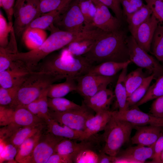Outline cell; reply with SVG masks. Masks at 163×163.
Segmentation results:
<instances>
[{
  "mask_svg": "<svg viewBox=\"0 0 163 163\" xmlns=\"http://www.w3.org/2000/svg\"><path fill=\"white\" fill-rule=\"evenodd\" d=\"M126 31L120 28L104 32L90 49L82 56L91 65L107 61L123 62L129 59Z\"/></svg>",
  "mask_w": 163,
  "mask_h": 163,
  "instance_id": "cell-1",
  "label": "cell"
},
{
  "mask_svg": "<svg viewBox=\"0 0 163 163\" xmlns=\"http://www.w3.org/2000/svg\"><path fill=\"white\" fill-rule=\"evenodd\" d=\"M80 33L57 29L52 32L45 42L38 48L26 52L9 53L11 59L24 62L34 71L40 62L52 52L66 46L70 43L79 40Z\"/></svg>",
  "mask_w": 163,
  "mask_h": 163,
  "instance_id": "cell-2",
  "label": "cell"
},
{
  "mask_svg": "<svg viewBox=\"0 0 163 163\" xmlns=\"http://www.w3.org/2000/svg\"><path fill=\"white\" fill-rule=\"evenodd\" d=\"M43 60L37 66L36 71L51 72L59 81L67 78L75 80L87 74L93 66L82 56L71 57L60 54Z\"/></svg>",
  "mask_w": 163,
  "mask_h": 163,
  "instance_id": "cell-3",
  "label": "cell"
},
{
  "mask_svg": "<svg viewBox=\"0 0 163 163\" xmlns=\"http://www.w3.org/2000/svg\"><path fill=\"white\" fill-rule=\"evenodd\" d=\"M59 81L53 73L33 71L21 85L16 97L9 107L14 109L24 107L37 99L49 86Z\"/></svg>",
  "mask_w": 163,
  "mask_h": 163,
  "instance_id": "cell-4",
  "label": "cell"
},
{
  "mask_svg": "<svg viewBox=\"0 0 163 163\" xmlns=\"http://www.w3.org/2000/svg\"><path fill=\"white\" fill-rule=\"evenodd\" d=\"M134 126L131 123L118 117L113 111L101 135L104 142L101 151L111 156H116L121 147L129 141Z\"/></svg>",
  "mask_w": 163,
  "mask_h": 163,
  "instance_id": "cell-5",
  "label": "cell"
},
{
  "mask_svg": "<svg viewBox=\"0 0 163 163\" xmlns=\"http://www.w3.org/2000/svg\"><path fill=\"white\" fill-rule=\"evenodd\" d=\"M41 14L39 0H17L14 7V32L18 37L22 36L30 24Z\"/></svg>",
  "mask_w": 163,
  "mask_h": 163,
  "instance_id": "cell-6",
  "label": "cell"
},
{
  "mask_svg": "<svg viewBox=\"0 0 163 163\" xmlns=\"http://www.w3.org/2000/svg\"><path fill=\"white\" fill-rule=\"evenodd\" d=\"M127 42L129 59L131 62L153 74L155 80L163 75V65L139 46L133 36L128 37Z\"/></svg>",
  "mask_w": 163,
  "mask_h": 163,
  "instance_id": "cell-7",
  "label": "cell"
},
{
  "mask_svg": "<svg viewBox=\"0 0 163 163\" xmlns=\"http://www.w3.org/2000/svg\"><path fill=\"white\" fill-rule=\"evenodd\" d=\"M93 111L82 102L81 107L77 109L64 112H56L49 109V115L50 118L61 125L83 131L87 120L94 115Z\"/></svg>",
  "mask_w": 163,
  "mask_h": 163,
  "instance_id": "cell-8",
  "label": "cell"
},
{
  "mask_svg": "<svg viewBox=\"0 0 163 163\" xmlns=\"http://www.w3.org/2000/svg\"><path fill=\"white\" fill-rule=\"evenodd\" d=\"M53 24L59 30L71 32H79L85 30L79 0H72L57 18Z\"/></svg>",
  "mask_w": 163,
  "mask_h": 163,
  "instance_id": "cell-9",
  "label": "cell"
},
{
  "mask_svg": "<svg viewBox=\"0 0 163 163\" xmlns=\"http://www.w3.org/2000/svg\"><path fill=\"white\" fill-rule=\"evenodd\" d=\"M113 77L86 74L75 79V91L83 99L92 96L100 91L107 88L113 82Z\"/></svg>",
  "mask_w": 163,
  "mask_h": 163,
  "instance_id": "cell-10",
  "label": "cell"
},
{
  "mask_svg": "<svg viewBox=\"0 0 163 163\" xmlns=\"http://www.w3.org/2000/svg\"><path fill=\"white\" fill-rule=\"evenodd\" d=\"M64 138L53 134L46 127L39 139L30 163H46L55 152L56 145Z\"/></svg>",
  "mask_w": 163,
  "mask_h": 163,
  "instance_id": "cell-11",
  "label": "cell"
},
{
  "mask_svg": "<svg viewBox=\"0 0 163 163\" xmlns=\"http://www.w3.org/2000/svg\"><path fill=\"white\" fill-rule=\"evenodd\" d=\"M32 71L23 62L12 60L7 69L0 72V86L6 88L21 85Z\"/></svg>",
  "mask_w": 163,
  "mask_h": 163,
  "instance_id": "cell-12",
  "label": "cell"
},
{
  "mask_svg": "<svg viewBox=\"0 0 163 163\" xmlns=\"http://www.w3.org/2000/svg\"><path fill=\"white\" fill-rule=\"evenodd\" d=\"M96 9L93 19L94 26L103 31H114L120 28L121 21L113 16L109 8L99 0H91Z\"/></svg>",
  "mask_w": 163,
  "mask_h": 163,
  "instance_id": "cell-13",
  "label": "cell"
},
{
  "mask_svg": "<svg viewBox=\"0 0 163 163\" xmlns=\"http://www.w3.org/2000/svg\"><path fill=\"white\" fill-rule=\"evenodd\" d=\"M114 112L119 118L134 125H150L163 127V119L156 117L150 113L144 112L138 107H132L120 112L115 110Z\"/></svg>",
  "mask_w": 163,
  "mask_h": 163,
  "instance_id": "cell-14",
  "label": "cell"
},
{
  "mask_svg": "<svg viewBox=\"0 0 163 163\" xmlns=\"http://www.w3.org/2000/svg\"><path fill=\"white\" fill-rule=\"evenodd\" d=\"M96 135L89 138L77 142L66 138H64L56 145L55 152L73 156L80 151L86 149H94L95 145H97L101 139V137L96 136Z\"/></svg>",
  "mask_w": 163,
  "mask_h": 163,
  "instance_id": "cell-15",
  "label": "cell"
},
{
  "mask_svg": "<svg viewBox=\"0 0 163 163\" xmlns=\"http://www.w3.org/2000/svg\"><path fill=\"white\" fill-rule=\"evenodd\" d=\"M159 22L152 13L149 19L138 28L133 37L139 46L148 53L151 51L153 37Z\"/></svg>",
  "mask_w": 163,
  "mask_h": 163,
  "instance_id": "cell-16",
  "label": "cell"
},
{
  "mask_svg": "<svg viewBox=\"0 0 163 163\" xmlns=\"http://www.w3.org/2000/svg\"><path fill=\"white\" fill-rule=\"evenodd\" d=\"M136 131L131 138L133 144L149 146L154 144L163 133V127L147 125H134Z\"/></svg>",
  "mask_w": 163,
  "mask_h": 163,
  "instance_id": "cell-17",
  "label": "cell"
},
{
  "mask_svg": "<svg viewBox=\"0 0 163 163\" xmlns=\"http://www.w3.org/2000/svg\"><path fill=\"white\" fill-rule=\"evenodd\" d=\"M113 111L105 110L96 113L86 121L82 134L79 141L88 139L104 130L109 120Z\"/></svg>",
  "mask_w": 163,
  "mask_h": 163,
  "instance_id": "cell-18",
  "label": "cell"
},
{
  "mask_svg": "<svg viewBox=\"0 0 163 163\" xmlns=\"http://www.w3.org/2000/svg\"><path fill=\"white\" fill-rule=\"evenodd\" d=\"M115 97L114 93L107 88L102 89L93 96L84 99L83 101L96 113L109 110V108Z\"/></svg>",
  "mask_w": 163,
  "mask_h": 163,
  "instance_id": "cell-19",
  "label": "cell"
},
{
  "mask_svg": "<svg viewBox=\"0 0 163 163\" xmlns=\"http://www.w3.org/2000/svg\"><path fill=\"white\" fill-rule=\"evenodd\" d=\"M72 0H66L56 9L41 14L35 19L28 27L36 28L52 32L56 29L53 23L57 18L63 12Z\"/></svg>",
  "mask_w": 163,
  "mask_h": 163,
  "instance_id": "cell-20",
  "label": "cell"
},
{
  "mask_svg": "<svg viewBox=\"0 0 163 163\" xmlns=\"http://www.w3.org/2000/svg\"><path fill=\"white\" fill-rule=\"evenodd\" d=\"M155 143L149 146L137 145L129 147L119 152L116 156L129 158L138 163H144L148 159L153 158Z\"/></svg>",
  "mask_w": 163,
  "mask_h": 163,
  "instance_id": "cell-21",
  "label": "cell"
},
{
  "mask_svg": "<svg viewBox=\"0 0 163 163\" xmlns=\"http://www.w3.org/2000/svg\"><path fill=\"white\" fill-rule=\"evenodd\" d=\"M40 130L26 139L20 145L15 160L19 163H30L39 139L44 130Z\"/></svg>",
  "mask_w": 163,
  "mask_h": 163,
  "instance_id": "cell-22",
  "label": "cell"
},
{
  "mask_svg": "<svg viewBox=\"0 0 163 163\" xmlns=\"http://www.w3.org/2000/svg\"><path fill=\"white\" fill-rule=\"evenodd\" d=\"M131 62L130 60L123 62H104L93 66L87 74L113 77L120 71L128 67Z\"/></svg>",
  "mask_w": 163,
  "mask_h": 163,
  "instance_id": "cell-23",
  "label": "cell"
},
{
  "mask_svg": "<svg viewBox=\"0 0 163 163\" xmlns=\"http://www.w3.org/2000/svg\"><path fill=\"white\" fill-rule=\"evenodd\" d=\"M22 37L25 46L30 50L40 46L47 38V34L45 30L30 27L24 31Z\"/></svg>",
  "mask_w": 163,
  "mask_h": 163,
  "instance_id": "cell-24",
  "label": "cell"
},
{
  "mask_svg": "<svg viewBox=\"0 0 163 163\" xmlns=\"http://www.w3.org/2000/svg\"><path fill=\"white\" fill-rule=\"evenodd\" d=\"M127 68L123 69L120 74L116 85L114 94L116 99L118 112H122L129 109L127 104V98L126 85V77L127 74Z\"/></svg>",
  "mask_w": 163,
  "mask_h": 163,
  "instance_id": "cell-25",
  "label": "cell"
},
{
  "mask_svg": "<svg viewBox=\"0 0 163 163\" xmlns=\"http://www.w3.org/2000/svg\"><path fill=\"white\" fill-rule=\"evenodd\" d=\"M46 123L47 130L56 136L78 140L82 134L83 131L75 130L66 125H61L51 118Z\"/></svg>",
  "mask_w": 163,
  "mask_h": 163,
  "instance_id": "cell-26",
  "label": "cell"
},
{
  "mask_svg": "<svg viewBox=\"0 0 163 163\" xmlns=\"http://www.w3.org/2000/svg\"><path fill=\"white\" fill-rule=\"evenodd\" d=\"M46 127V123L22 127L9 139L5 142L11 143L19 148L28 138Z\"/></svg>",
  "mask_w": 163,
  "mask_h": 163,
  "instance_id": "cell-27",
  "label": "cell"
},
{
  "mask_svg": "<svg viewBox=\"0 0 163 163\" xmlns=\"http://www.w3.org/2000/svg\"><path fill=\"white\" fill-rule=\"evenodd\" d=\"M152 13L148 5L144 4L141 8L126 18L129 29L132 36H134L138 28L147 21Z\"/></svg>",
  "mask_w": 163,
  "mask_h": 163,
  "instance_id": "cell-28",
  "label": "cell"
},
{
  "mask_svg": "<svg viewBox=\"0 0 163 163\" xmlns=\"http://www.w3.org/2000/svg\"><path fill=\"white\" fill-rule=\"evenodd\" d=\"M13 123L22 127L46 123L44 120L36 116L24 107L14 109Z\"/></svg>",
  "mask_w": 163,
  "mask_h": 163,
  "instance_id": "cell-29",
  "label": "cell"
},
{
  "mask_svg": "<svg viewBox=\"0 0 163 163\" xmlns=\"http://www.w3.org/2000/svg\"><path fill=\"white\" fill-rule=\"evenodd\" d=\"M76 88V80L67 78L63 82L51 84L48 88L47 96L51 98L63 97L70 92L75 91Z\"/></svg>",
  "mask_w": 163,
  "mask_h": 163,
  "instance_id": "cell-30",
  "label": "cell"
},
{
  "mask_svg": "<svg viewBox=\"0 0 163 163\" xmlns=\"http://www.w3.org/2000/svg\"><path fill=\"white\" fill-rule=\"evenodd\" d=\"M96 40L88 39L73 42L66 46L62 52L70 56H82L90 49Z\"/></svg>",
  "mask_w": 163,
  "mask_h": 163,
  "instance_id": "cell-31",
  "label": "cell"
},
{
  "mask_svg": "<svg viewBox=\"0 0 163 163\" xmlns=\"http://www.w3.org/2000/svg\"><path fill=\"white\" fill-rule=\"evenodd\" d=\"M79 7L84 19V28L87 30L96 28L93 19L96 12L95 7L91 0H79Z\"/></svg>",
  "mask_w": 163,
  "mask_h": 163,
  "instance_id": "cell-32",
  "label": "cell"
},
{
  "mask_svg": "<svg viewBox=\"0 0 163 163\" xmlns=\"http://www.w3.org/2000/svg\"><path fill=\"white\" fill-rule=\"evenodd\" d=\"M143 69L139 67L126 75L125 83L127 97L141 84L146 77Z\"/></svg>",
  "mask_w": 163,
  "mask_h": 163,
  "instance_id": "cell-33",
  "label": "cell"
},
{
  "mask_svg": "<svg viewBox=\"0 0 163 163\" xmlns=\"http://www.w3.org/2000/svg\"><path fill=\"white\" fill-rule=\"evenodd\" d=\"M163 95V75L158 78L152 85L149 86L143 97L131 107H138Z\"/></svg>",
  "mask_w": 163,
  "mask_h": 163,
  "instance_id": "cell-34",
  "label": "cell"
},
{
  "mask_svg": "<svg viewBox=\"0 0 163 163\" xmlns=\"http://www.w3.org/2000/svg\"><path fill=\"white\" fill-rule=\"evenodd\" d=\"M49 109L56 112H64L80 108L79 105L63 97L48 98Z\"/></svg>",
  "mask_w": 163,
  "mask_h": 163,
  "instance_id": "cell-35",
  "label": "cell"
},
{
  "mask_svg": "<svg viewBox=\"0 0 163 163\" xmlns=\"http://www.w3.org/2000/svg\"><path fill=\"white\" fill-rule=\"evenodd\" d=\"M153 79V74L145 77L141 84L127 97V101L129 109L135 105L143 97Z\"/></svg>",
  "mask_w": 163,
  "mask_h": 163,
  "instance_id": "cell-36",
  "label": "cell"
},
{
  "mask_svg": "<svg viewBox=\"0 0 163 163\" xmlns=\"http://www.w3.org/2000/svg\"><path fill=\"white\" fill-rule=\"evenodd\" d=\"M156 59L161 62L163 57V23H158L151 45V51Z\"/></svg>",
  "mask_w": 163,
  "mask_h": 163,
  "instance_id": "cell-37",
  "label": "cell"
},
{
  "mask_svg": "<svg viewBox=\"0 0 163 163\" xmlns=\"http://www.w3.org/2000/svg\"><path fill=\"white\" fill-rule=\"evenodd\" d=\"M98 153L91 149H83L73 157V163H98Z\"/></svg>",
  "mask_w": 163,
  "mask_h": 163,
  "instance_id": "cell-38",
  "label": "cell"
},
{
  "mask_svg": "<svg viewBox=\"0 0 163 163\" xmlns=\"http://www.w3.org/2000/svg\"><path fill=\"white\" fill-rule=\"evenodd\" d=\"M12 22L8 23L1 11L0 12V47L6 48L8 45V36L13 28Z\"/></svg>",
  "mask_w": 163,
  "mask_h": 163,
  "instance_id": "cell-39",
  "label": "cell"
},
{
  "mask_svg": "<svg viewBox=\"0 0 163 163\" xmlns=\"http://www.w3.org/2000/svg\"><path fill=\"white\" fill-rule=\"evenodd\" d=\"M21 85L6 88L0 87V105L9 106L14 100Z\"/></svg>",
  "mask_w": 163,
  "mask_h": 163,
  "instance_id": "cell-40",
  "label": "cell"
},
{
  "mask_svg": "<svg viewBox=\"0 0 163 163\" xmlns=\"http://www.w3.org/2000/svg\"><path fill=\"white\" fill-rule=\"evenodd\" d=\"M66 0H39V9L41 14L54 10Z\"/></svg>",
  "mask_w": 163,
  "mask_h": 163,
  "instance_id": "cell-41",
  "label": "cell"
},
{
  "mask_svg": "<svg viewBox=\"0 0 163 163\" xmlns=\"http://www.w3.org/2000/svg\"><path fill=\"white\" fill-rule=\"evenodd\" d=\"M159 22L163 23V0H145Z\"/></svg>",
  "mask_w": 163,
  "mask_h": 163,
  "instance_id": "cell-42",
  "label": "cell"
},
{
  "mask_svg": "<svg viewBox=\"0 0 163 163\" xmlns=\"http://www.w3.org/2000/svg\"><path fill=\"white\" fill-rule=\"evenodd\" d=\"M14 109L0 105V125L5 126L13 122Z\"/></svg>",
  "mask_w": 163,
  "mask_h": 163,
  "instance_id": "cell-43",
  "label": "cell"
},
{
  "mask_svg": "<svg viewBox=\"0 0 163 163\" xmlns=\"http://www.w3.org/2000/svg\"><path fill=\"white\" fill-rule=\"evenodd\" d=\"M48 88L44 91L37 99L39 111L46 122L50 118L49 115L48 102Z\"/></svg>",
  "mask_w": 163,
  "mask_h": 163,
  "instance_id": "cell-44",
  "label": "cell"
},
{
  "mask_svg": "<svg viewBox=\"0 0 163 163\" xmlns=\"http://www.w3.org/2000/svg\"><path fill=\"white\" fill-rule=\"evenodd\" d=\"M5 149L3 154L0 156V162L8 161L9 163L17 162L14 160L18 152L19 148L11 143H6Z\"/></svg>",
  "mask_w": 163,
  "mask_h": 163,
  "instance_id": "cell-45",
  "label": "cell"
},
{
  "mask_svg": "<svg viewBox=\"0 0 163 163\" xmlns=\"http://www.w3.org/2000/svg\"><path fill=\"white\" fill-rule=\"evenodd\" d=\"M21 127L14 123L3 126L0 129V139L6 142Z\"/></svg>",
  "mask_w": 163,
  "mask_h": 163,
  "instance_id": "cell-46",
  "label": "cell"
},
{
  "mask_svg": "<svg viewBox=\"0 0 163 163\" xmlns=\"http://www.w3.org/2000/svg\"><path fill=\"white\" fill-rule=\"evenodd\" d=\"M101 2L110 9L115 17L120 21L123 18V12L118 0H99Z\"/></svg>",
  "mask_w": 163,
  "mask_h": 163,
  "instance_id": "cell-47",
  "label": "cell"
},
{
  "mask_svg": "<svg viewBox=\"0 0 163 163\" xmlns=\"http://www.w3.org/2000/svg\"><path fill=\"white\" fill-rule=\"evenodd\" d=\"M149 112L156 117L163 119V95L155 99L151 105Z\"/></svg>",
  "mask_w": 163,
  "mask_h": 163,
  "instance_id": "cell-48",
  "label": "cell"
},
{
  "mask_svg": "<svg viewBox=\"0 0 163 163\" xmlns=\"http://www.w3.org/2000/svg\"><path fill=\"white\" fill-rule=\"evenodd\" d=\"M163 151V133H162L155 143L154 148V155L152 159V162L161 163L160 157Z\"/></svg>",
  "mask_w": 163,
  "mask_h": 163,
  "instance_id": "cell-49",
  "label": "cell"
},
{
  "mask_svg": "<svg viewBox=\"0 0 163 163\" xmlns=\"http://www.w3.org/2000/svg\"><path fill=\"white\" fill-rule=\"evenodd\" d=\"M73 156L54 152L49 158L46 163H72Z\"/></svg>",
  "mask_w": 163,
  "mask_h": 163,
  "instance_id": "cell-50",
  "label": "cell"
},
{
  "mask_svg": "<svg viewBox=\"0 0 163 163\" xmlns=\"http://www.w3.org/2000/svg\"><path fill=\"white\" fill-rule=\"evenodd\" d=\"M15 0H0V7L4 10L9 22H12Z\"/></svg>",
  "mask_w": 163,
  "mask_h": 163,
  "instance_id": "cell-51",
  "label": "cell"
},
{
  "mask_svg": "<svg viewBox=\"0 0 163 163\" xmlns=\"http://www.w3.org/2000/svg\"><path fill=\"white\" fill-rule=\"evenodd\" d=\"M12 61L5 49L0 47V72L7 69Z\"/></svg>",
  "mask_w": 163,
  "mask_h": 163,
  "instance_id": "cell-52",
  "label": "cell"
},
{
  "mask_svg": "<svg viewBox=\"0 0 163 163\" xmlns=\"http://www.w3.org/2000/svg\"><path fill=\"white\" fill-rule=\"evenodd\" d=\"M123 8V14L126 18L133 14L138 9L133 5L129 0H118Z\"/></svg>",
  "mask_w": 163,
  "mask_h": 163,
  "instance_id": "cell-53",
  "label": "cell"
},
{
  "mask_svg": "<svg viewBox=\"0 0 163 163\" xmlns=\"http://www.w3.org/2000/svg\"><path fill=\"white\" fill-rule=\"evenodd\" d=\"M37 99L27 105L24 107L27 109L36 116L45 120L39 111Z\"/></svg>",
  "mask_w": 163,
  "mask_h": 163,
  "instance_id": "cell-54",
  "label": "cell"
},
{
  "mask_svg": "<svg viewBox=\"0 0 163 163\" xmlns=\"http://www.w3.org/2000/svg\"><path fill=\"white\" fill-rule=\"evenodd\" d=\"M98 155V163H114V157L107 154L101 150Z\"/></svg>",
  "mask_w": 163,
  "mask_h": 163,
  "instance_id": "cell-55",
  "label": "cell"
},
{
  "mask_svg": "<svg viewBox=\"0 0 163 163\" xmlns=\"http://www.w3.org/2000/svg\"><path fill=\"white\" fill-rule=\"evenodd\" d=\"M131 4L138 9L142 7L144 4L142 0H129Z\"/></svg>",
  "mask_w": 163,
  "mask_h": 163,
  "instance_id": "cell-56",
  "label": "cell"
},
{
  "mask_svg": "<svg viewBox=\"0 0 163 163\" xmlns=\"http://www.w3.org/2000/svg\"><path fill=\"white\" fill-rule=\"evenodd\" d=\"M160 160L161 161V162L162 163H163V151L162 152L161 155Z\"/></svg>",
  "mask_w": 163,
  "mask_h": 163,
  "instance_id": "cell-57",
  "label": "cell"
},
{
  "mask_svg": "<svg viewBox=\"0 0 163 163\" xmlns=\"http://www.w3.org/2000/svg\"><path fill=\"white\" fill-rule=\"evenodd\" d=\"M161 62H162V65H163V57Z\"/></svg>",
  "mask_w": 163,
  "mask_h": 163,
  "instance_id": "cell-58",
  "label": "cell"
}]
</instances>
